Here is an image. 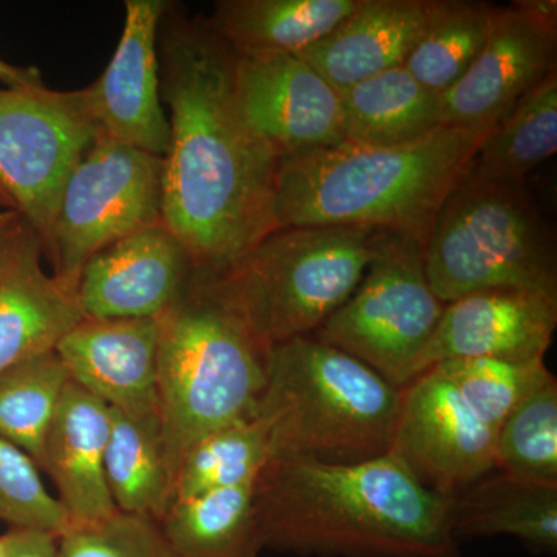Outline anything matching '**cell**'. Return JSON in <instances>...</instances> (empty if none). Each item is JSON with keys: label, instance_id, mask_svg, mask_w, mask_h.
<instances>
[{"label": "cell", "instance_id": "cell-1", "mask_svg": "<svg viewBox=\"0 0 557 557\" xmlns=\"http://www.w3.org/2000/svg\"><path fill=\"white\" fill-rule=\"evenodd\" d=\"M159 50L161 98L170 109L163 222L194 269L225 273L276 230L278 157L245 120L234 51L208 22H183Z\"/></svg>", "mask_w": 557, "mask_h": 557}, {"label": "cell", "instance_id": "cell-18", "mask_svg": "<svg viewBox=\"0 0 557 557\" xmlns=\"http://www.w3.org/2000/svg\"><path fill=\"white\" fill-rule=\"evenodd\" d=\"M159 318H84L54 350L73 383L109 408L149 413L159 412Z\"/></svg>", "mask_w": 557, "mask_h": 557}, {"label": "cell", "instance_id": "cell-2", "mask_svg": "<svg viewBox=\"0 0 557 557\" xmlns=\"http://www.w3.org/2000/svg\"><path fill=\"white\" fill-rule=\"evenodd\" d=\"M263 548L300 557H461L449 500L392 456L327 465L271 456L255 483Z\"/></svg>", "mask_w": 557, "mask_h": 557}, {"label": "cell", "instance_id": "cell-39", "mask_svg": "<svg viewBox=\"0 0 557 557\" xmlns=\"http://www.w3.org/2000/svg\"><path fill=\"white\" fill-rule=\"evenodd\" d=\"M0 193H2V189H0ZM3 194V193H2ZM7 199H9V197H7Z\"/></svg>", "mask_w": 557, "mask_h": 557}, {"label": "cell", "instance_id": "cell-22", "mask_svg": "<svg viewBox=\"0 0 557 557\" xmlns=\"http://www.w3.org/2000/svg\"><path fill=\"white\" fill-rule=\"evenodd\" d=\"M106 482L116 509L159 522L174 500V480L159 412L110 408Z\"/></svg>", "mask_w": 557, "mask_h": 557}, {"label": "cell", "instance_id": "cell-25", "mask_svg": "<svg viewBox=\"0 0 557 557\" xmlns=\"http://www.w3.org/2000/svg\"><path fill=\"white\" fill-rule=\"evenodd\" d=\"M157 523L182 557H259L263 549L255 485L172 502Z\"/></svg>", "mask_w": 557, "mask_h": 557}, {"label": "cell", "instance_id": "cell-26", "mask_svg": "<svg viewBox=\"0 0 557 557\" xmlns=\"http://www.w3.org/2000/svg\"><path fill=\"white\" fill-rule=\"evenodd\" d=\"M271 457V428L256 416L234 421L197 440L180 458L174 500L255 485Z\"/></svg>", "mask_w": 557, "mask_h": 557}, {"label": "cell", "instance_id": "cell-12", "mask_svg": "<svg viewBox=\"0 0 557 557\" xmlns=\"http://www.w3.org/2000/svg\"><path fill=\"white\" fill-rule=\"evenodd\" d=\"M496 434L446 376L429 369L401 387L388 454L421 485L450 500L496 471Z\"/></svg>", "mask_w": 557, "mask_h": 557}, {"label": "cell", "instance_id": "cell-27", "mask_svg": "<svg viewBox=\"0 0 557 557\" xmlns=\"http://www.w3.org/2000/svg\"><path fill=\"white\" fill-rule=\"evenodd\" d=\"M496 10L475 0H434L426 27L403 67L428 90L445 94L479 57Z\"/></svg>", "mask_w": 557, "mask_h": 557}, {"label": "cell", "instance_id": "cell-5", "mask_svg": "<svg viewBox=\"0 0 557 557\" xmlns=\"http://www.w3.org/2000/svg\"><path fill=\"white\" fill-rule=\"evenodd\" d=\"M401 387L347 351L300 336L271 351L258 416L271 428V456L355 465L386 456Z\"/></svg>", "mask_w": 557, "mask_h": 557}, {"label": "cell", "instance_id": "cell-19", "mask_svg": "<svg viewBox=\"0 0 557 557\" xmlns=\"http://www.w3.org/2000/svg\"><path fill=\"white\" fill-rule=\"evenodd\" d=\"M110 408L70 381L44 442V469L73 523L95 522L119 511L106 482Z\"/></svg>", "mask_w": 557, "mask_h": 557}, {"label": "cell", "instance_id": "cell-38", "mask_svg": "<svg viewBox=\"0 0 557 557\" xmlns=\"http://www.w3.org/2000/svg\"><path fill=\"white\" fill-rule=\"evenodd\" d=\"M0 557H5V541L0 536Z\"/></svg>", "mask_w": 557, "mask_h": 557}, {"label": "cell", "instance_id": "cell-16", "mask_svg": "<svg viewBox=\"0 0 557 557\" xmlns=\"http://www.w3.org/2000/svg\"><path fill=\"white\" fill-rule=\"evenodd\" d=\"M42 244L21 215L0 249V373L54 350L83 321L78 285L47 273Z\"/></svg>", "mask_w": 557, "mask_h": 557}, {"label": "cell", "instance_id": "cell-13", "mask_svg": "<svg viewBox=\"0 0 557 557\" xmlns=\"http://www.w3.org/2000/svg\"><path fill=\"white\" fill-rule=\"evenodd\" d=\"M233 72L245 120L278 160L346 141L343 94L298 54L234 51Z\"/></svg>", "mask_w": 557, "mask_h": 557}, {"label": "cell", "instance_id": "cell-11", "mask_svg": "<svg viewBox=\"0 0 557 557\" xmlns=\"http://www.w3.org/2000/svg\"><path fill=\"white\" fill-rule=\"evenodd\" d=\"M556 69V0H516L497 7L479 57L440 95L442 124L491 134Z\"/></svg>", "mask_w": 557, "mask_h": 557}, {"label": "cell", "instance_id": "cell-14", "mask_svg": "<svg viewBox=\"0 0 557 557\" xmlns=\"http://www.w3.org/2000/svg\"><path fill=\"white\" fill-rule=\"evenodd\" d=\"M124 10L119 47L84 95L101 135L164 159L170 120L161 98L159 30L168 2L127 0Z\"/></svg>", "mask_w": 557, "mask_h": 557}, {"label": "cell", "instance_id": "cell-15", "mask_svg": "<svg viewBox=\"0 0 557 557\" xmlns=\"http://www.w3.org/2000/svg\"><path fill=\"white\" fill-rule=\"evenodd\" d=\"M188 249L163 220L95 255L78 278L84 318H160L194 273Z\"/></svg>", "mask_w": 557, "mask_h": 557}, {"label": "cell", "instance_id": "cell-20", "mask_svg": "<svg viewBox=\"0 0 557 557\" xmlns=\"http://www.w3.org/2000/svg\"><path fill=\"white\" fill-rule=\"evenodd\" d=\"M432 7L434 0H361L335 30L298 57L343 94L405 65Z\"/></svg>", "mask_w": 557, "mask_h": 557}, {"label": "cell", "instance_id": "cell-29", "mask_svg": "<svg viewBox=\"0 0 557 557\" xmlns=\"http://www.w3.org/2000/svg\"><path fill=\"white\" fill-rule=\"evenodd\" d=\"M70 381L57 350L0 373V437L24 450L38 468L47 432Z\"/></svg>", "mask_w": 557, "mask_h": 557}, {"label": "cell", "instance_id": "cell-31", "mask_svg": "<svg viewBox=\"0 0 557 557\" xmlns=\"http://www.w3.org/2000/svg\"><path fill=\"white\" fill-rule=\"evenodd\" d=\"M496 469L557 485V381L539 388L496 434Z\"/></svg>", "mask_w": 557, "mask_h": 557}, {"label": "cell", "instance_id": "cell-30", "mask_svg": "<svg viewBox=\"0 0 557 557\" xmlns=\"http://www.w3.org/2000/svg\"><path fill=\"white\" fill-rule=\"evenodd\" d=\"M431 369H437L446 376L468 408L496 432L531 395L556 380L545 364V358L527 361L449 359Z\"/></svg>", "mask_w": 557, "mask_h": 557}, {"label": "cell", "instance_id": "cell-36", "mask_svg": "<svg viewBox=\"0 0 557 557\" xmlns=\"http://www.w3.org/2000/svg\"><path fill=\"white\" fill-rule=\"evenodd\" d=\"M17 212L14 209H7V211H0V249H2L3 242H5L7 234L13 225L14 220L17 219Z\"/></svg>", "mask_w": 557, "mask_h": 557}, {"label": "cell", "instance_id": "cell-4", "mask_svg": "<svg viewBox=\"0 0 557 557\" xmlns=\"http://www.w3.org/2000/svg\"><path fill=\"white\" fill-rule=\"evenodd\" d=\"M159 319V412L174 480L197 440L258 416L274 346L222 273L194 270Z\"/></svg>", "mask_w": 557, "mask_h": 557}, {"label": "cell", "instance_id": "cell-10", "mask_svg": "<svg viewBox=\"0 0 557 557\" xmlns=\"http://www.w3.org/2000/svg\"><path fill=\"white\" fill-rule=\"evenodd\" d=\"M163 220V159L100 135L70 172L47 259L78 285L102 249Z\"/></svg>", "mask_w": 557, "mask_h": 557}, {"label": "cell", "instance_id": "cell-37", "mask_svg": "<svg viewBox=\"0 0 557 557\" xmlns=\"http://www.w3.org/2000/svg\"><path fill=\"white\" fill-rule=\"evenodd\" d=\"M0 207H7L10 209H13V207H11L10 200L7 199L5 194H2V193H0Z\"/></svg>", "mask_w": 557, "mask_h": 557}, {"label": "cell", "instance_id": "cell-35", "mask_svg": "<svg viewBox=\"0 0 557 557\" xmlns=\"http://www.w3.org/2000/svg\"><path fill=\"white\" fill-rule=\"evenodd\" d=\"M44 84L39 70L20 67L0 60V87H28Z\"/></svg>", "mask_w": 557, "mask_h": 557}, {"label": "cell", "instance_id": "cell-24", "mask_svg": "<svg viewBox=\"0 0 557 557\" xmlns=\"http://www.w3.org/2000/svg\"><path fill=\"white\" fill-rule=\"evenodd\" d=\"M343 106L350 145H406L443 126L440 95L403 65L343 91Z\"/></svg>", "mask_w": 557, "mask_h": 557}, {"label": "cell", "instance_id": "cell-32", "mask_svg": "<svg viewBox=\"0 0 557 557\" xmlns=\"http://www.w3.org/2000/svg\"><path fill=\"white\" fill-rule=\"evenodd\" d=\"M0 522L60 537L73 525L58 498L50 496L38 467L24 450L0 437Z\"/></svg>", "mask_w": 557, "mask_h": 557}, {"label": "cell", "instance_id": "cell-21", "mask_svg": "<svg viewBox=\"0 0 557 557\" xmlns=\"http://www.w3.org/2000/svg\"><path fill=\"white\" fill-rule=\"evenodd\" d=\"M461 539L511 536L534 555H557V485L493 471L449 500Z\"/></svg>", "mask_w": 557, "mask_h": 557}, {"label": "cell", "instance_id": "cell-28", "mask_svg": "<svg viewBox=\"0 0 557 557\" xmlns=\"http://www.w3.org/2000/svg\"><path fill=\"white\" fill-rule=\"evenodd\" d=\"M556 150L557 69L487 135L471 170L483 177L523 183Z\"/></svg>", "mask_w": 557, "mask_h": 557}, {"label": "cell", "instance_id": "cell-9", "mask_svg": "<svg viewBox=\"0 0 557 557\" xmlns=\"http://www.w3.org/2000/svg\"><path fill=\"white\" fill-rule=\"evenodd\" d=\"M100 135L83 89L0 87V189L44 256L70 172Z\"/></svg>", "mask_w": 557, "mask_h": 557}, {"label": "cell", "instance_id": "cell-23", "mask_svg": "<svg viewBox=\"0 0 557 557\" xmlns=\"http://www.w3.org/2000/svg\"><path fill=\"white\" fill-rule=\"evenodd\" d=\"M361 0H220L208 22L236 53L298 54L350 16Z\"/></svg>", "mask_w": 557, "mask_h": 557}, {"label": "cell", "instance_id": "cell-17", "mask_svg": "<svg viewBox=\"0 0 557 557\" xmlns=\"http://www.w3.org/2000/svg\"><path fill=\"white\" fill-rule=\"evenodd\" d=\"M556 327V298L519 289L472 293L446 304L417 376L449 359L545 358Z\"/></svg>", "mask_w": 557, "mask_h": 557}, {"label": "cell", "instance_id": "cell-6", "mask_svg": "<svg viewBox=\"0 0 557 557\" xmlns=\"http://www.w3.org/2000/svg\"><path fill=\"white\" fill-rule=\"evenodd\" d=\"M437 298L519 289L557 299L555 231L523 183L469 170L440 208L423 247Z\"/></svg>", "mask_w": 557, "mask_h": 557}, {"label": "cell", "instance_id": "cell-33", "mask_svg": "<svg viewBox=\"0 0 557 557\" xmlns=\"http://www.w3.org/2000/svg\"><path fill=\"white\" fill-rule=\"evenodd\" d=\"M58 557H182L152 519L116 511L73 523L58 537Z\"/></svg>", "mask_w": 557, "mask_h": 557}, {"label": "cell", "instance_id": "cell-7", "mask_svg": "<svg viewBox=\"0 0 557 557\" xmlns=\"http://www.w3.org/2000/svg\"><path fill=\"white\" fill-rule=\"evenodd\" d=\"M375 230H274L223 276L270 344L314 335L354 295L372 258Z\"/></svg>", "mask_w": 557, "mask_h": 557}, {"label": "cell", "instance_id": "cell-8", "mask_svg": "<svg viewBox=\"0 0 557 557\" xmlns=\"http://www.w3.org/2000/svg\"><path fill=\"white\" fill-rule=\"evenodd\" d=\"M445 306L429 284L423 245L376 231L357 289L313 336L403 387L416 379Z\"/></svg>", "mask_w": 557, "mask_h": 557}, {"label": "cell", "instance_id": "cell-3", "mask_svg": "<svg viewBox=\"0 0 557 557\" xmlns=\"http://www.w3.org/2000/svg\"><path fill=\"white\" fill-rule=\"evenodd\" d=\"M490 134L442 126L399 146L350 143L278 160L274 225L391 231L424 247Z\"/></svg>", "mask_w": 557, "mask_h": 557}, {"label": "cell", "instance_id": "cell-34", "mask_svg": "<svg viewBox=\"0 0 557 557\" xmlns=\"http://www.w3.org/2000/svg\"><path fill=\"white\" fill-rule=\"evenodd\" d=\"M3 541L5 557H58V536L47 531L10 528Z\"/></svg>", "mask_w": 557, "mask_h": 557}]
</instances>
